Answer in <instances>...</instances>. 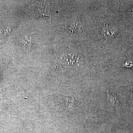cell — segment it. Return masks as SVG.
I'll return each mask as SVG.
<instances>
[{"mask_svg": "<svg viewBox=\"0 0 133 133\" xmlns=\"http://www.w3.org/2000/svg\"><path fill=\"white\" fill-rule=\"evenodd\" d=\"M117 29L112 24L106 23L102 29V35L106 37L112 36L117 32Z\"/></svg>", "mask_w": 133, "mask_h": 133, "instance_id": "6da1fadb", "label": "cell"}, {"mask_svg": "<svg viewBox=\"0 0 133 133\" xmlns=\"http://www.w3.org/2000/svg\"><path fill=\"white\" fill-rule=\"evenodd\" d=\"M21 43L23 45L24 49L26 52H28L30 51L31 44L30 38H29L28 36H26L25 39L21 42Z\"/></svg>", "mask_w": 133, "mask_h": 133, "instance_id": "7a4b0ae2", "label": "cell"}, {"mask_svg": "<svg viewBox=\"0 0 133 133\" xmlns=\"http://www.w3.org/2000/svg\"><path fill=\"white\" fill-rule=\"evenodd\" d=\"M108 98L111 101L112 104L115 105L116 102V98L117 97V94L113 92H110L108 94Z\"/></svg>", "mask_w": 133, "mask_h": 133, "instance_id": "3957f363", "label": "cell"}, {"mask_svg": "<svg viewBox=\"0 0 133 133\" xmlns=\"http://www.w3.org/2000/svg\"><path fill=\"white\" fill-rule=\"evenodd\" d=\"M10 30L9 29H4L0 30V36H6L9 33Z\"/></svg>", "mask_w": 133, "mask_h": 133, "instance_id": "277c9868", "label": "cell"}, {"mask_svg": "<svg viewBox=\"0 0 133 133\" xmlns=\"http://www.w3.org/2000/svg\"><path fill=\"white\" fill-rule=\"evenodd\" d=\"M126 67H133V62H127L125 64Z\"/></svg>", "mask_w": 133, "mask_h": 133, "instance_id": "5b68a950", "label": "cell"}, {"mask_svg": "<svg viewBox=\"0 0 133 133\" xmlns=\"http://www.w3.org/2000/svg\"><path fill=\"white\" fill-rule=\"evenodd\" d=\"M130 96H131V98L133 102V90H132L131 91V95H130Z\"/></svg>", "mask_w": 133, "mask_h": 133, "instance_id": "8992f818", "label": "cell"}, {"mask_svg": "<svg viewBox=\"0 0 133 133\" xmlns=\"http://www.w3.org/2000/svg\"><path fill=\"white\" fill-rule=\"evenodd\" d=\"M131 11H132V13L133 14V8H132V10H131Z\"/></svg>", "mask_w": 133, "mask_h": 133, "instance_id": "52a82bcc", "label": "cell"}]
</instances>
